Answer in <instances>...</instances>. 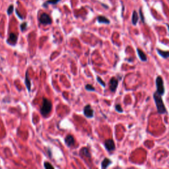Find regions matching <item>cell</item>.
Returning <instances> with one entry per match:
<instances>
[{
	"mask_svg": "<svg viewBox=\"0 0 169 169\" xmlns=\"http://www.w3.org/2000/svg\"><path fill=\"white\" fill-rule=\"evenodd\" d=\"M153 98L155 100L157 112L159 114H164L167 113V109H166L165 104L163 103L162 95L157 92H155L153 94Z\"/></svg>",
	"mask_w": 169,
	"mask_h": 169,
	"instance_id": "cell-1",
	"label": "cell"
},
{
	"mask_svg": "<svg viewBox=\"0 0 169 169\" xmlns=\"http://www.w3.org/2000/svg\"><path fill=\"white\" fill-rule=\"evenodd\" d=\"M52 109V103L50 101L46 98H43L42 105L40 108V113L44 116H47L50 113Z\"/></svg>",
	"mask_w": 169,
	"mask_h": 169,
	"instance_id": "cell-2",
	"label": "cell"
},
{
	"mask_svg": "<svg viewBox=\"0 0 169 169\" xmlns=\"http://www.w3.org/2000/svg\"><path fill=\"white\" fill-rule=\"evenodd\" d=\"M156 87H157V92L159 93L160 95H163L165 94V86L164 83H163V79L161 76H157L156 78Z\"/></svg>",
	"mask_w": 169,
	"mask_h": 169,
	"instance_id": "cell-3",
	"label": "cell"
},
{
	"mask_svg": "<svg viewBox=\"0 0 169 169\" xmlns=\"http://www.w3.org/2000/svg\"><path fill=\"white\" fill-rule=\"evenodd\" d=\"M39 21L42 25H50L52 22L50 17L47 13H45L41 14L39 19Z\"/></svg>",
	"mask_w": 169,
	"mask_h": 169,
	"instance_id": "cell-4",
	"label": "cell"
},
{
	"mask_svg": "<svg viewBox=\"0 0 169 169\" xmlns=\"http://www.w3.org/2000/svg\"><path fill=\"white\" fill-rule=\"evenodd\" d=\"M104 147H105L106 149L108 151H109V152L114 151L116 148L114 141L113 139H106L105 142H104Z\"/></svg>",
	"mask_w": 169,
	"mask_h": 169,
	"instance_id": "cell-5",
	"label": "cell"
},
{
	"mask_svg": "<svg viewBox=\"0 0 169 169\" xmlns=\"http://www.w3.org/2000/svg\"><path fill=\"white\" fill-rule=\"evenodd\" d=\"M83 114L84 115L88 118H92L93 116H94V111H93V110L90 104H87V105L84 106L83 110Z\"/></svg>",
	"mask_w": 169,
	"mask_h": 169,
	"instance_id": "cell-6",
	"label": "cell"
},
{
	"mask_svg": "<svg viewBox=\"0 0 169 169\" xmlns=\"http://www.w3.org/2000/svg\"><path fill=\"white\" fill-rule=\"evenodd\" d=\"M109 86H110V91L112 93H114L116 91V89L118 86V80L117 78L114 77H112L110 79V82H109Z\"/></svg>",
	"mask_w": 169,
	"mask_h": 169,
	"instance_id": "cell-7",
	"label": "cell"
},
{
	"mask_svg": "<svg viewBox=\"0 0 169 169\" xmlns=\"http://www.w3.org/2000/svg\"><path fill=\"white\" fill-rule=\"evenodd\" d=\"M17 39H18V38H17V34H15V33H11L9 34V39L7 40V42L9 44L13 46L16 44V43L17 42Z\"/></svg>",
	"mask_w": 169,
	"mask_h": 169,
	"instance_id": "cell-8",
	"label": "cell"
},
{
	"mask_svg": "<svg viewBox=\"0 0 169 169\" xmlns=\"http://www.w3.org/2000/svg\"><path fill=\"white\" fill-rule=\"evenodd\" d=\"M65 143L67 146L71 147L75 144V139L72 135H68L65 138Z\"/></svg>",
	"mask_w": 169,
	"mask_h": 169,
	"instance_id": "cell-9",
	"label": "cell"
},
{
	"mask_svg": "<svg viewBox=\"0 0 169 169\" xmlns=\"http://www.w3.org/2000/svg\"><path fill=\"white\" fill-rule=\"evenodd\" d=\"M137 52H138V55L142 62H147V57L145 52L141 50L140 48H137Z\"/></svg>",
	"mask_w": 169,
	"mask_h": 169,
	"instance_id": "cell-10",
	"label": "cell"
},
{
	"mask_svg": "<svg viewBox=\"0 0 169 169\" xmlns=\"http://www.w3.org/2000/svg\"><path fill=\"white\" fill-rule=\"evenodd\" d=\"M25 83L26 87H27L28 92H31V79L29 78V77H28V71L26 72V74H25Z\"/></svg>",
	"mask_w": 169,
	"mask_h": 169,
	"instance_id": "cell-11",
	"label": "cell"
},
{
	"mask_svg": "<svg viewBox=\"0 0 169 169\" xmlns=\"http://www.w3.org/2000/svg\"><path fill=\"white\" fill-rule=\"evenodd\" d=\"M112 161L110 160L109 158H104L101 163V168H106L109 167V166L112 164Z\"/></svg>",
	"mask_w": 169,
	"mask_h": 169,
	"instance_id": "cell-12",
	"label": "cell"
},
{
	"mask_svg": "<svg viewBox=\"0 0 169 169\" xmlns=\"http://www.w3.org/2000/svg\"><path fill=\"white\" fill-rule=\"evenodd\" d=\"M157 51L160 56L164 59H167L169 58V51H164L160 49H157Z\"/></svg>",
	"mask_w": 169,
	"mask_h": 169,
	"instance_id": "cell-13",
	"label": "cell"
},
{
	"mask_svg": "<svg viewBox=\"0 0 169 169\" xmlns=\"http://www.w3.org/2000/svg\"><path fill=\"white\" fill-rule=\"evenodd\" d=\"M80 153L82 154L83 155L88 157V158H91V153H90L89 149L87 147H83V148L81 149V151H80Z\"/></svg>",
	"mask_w": 169,
	"mask_h": 169,
	"instance_id": "cell-14",
	"label": "cell"
},
{
	"mask_svg": "<svg viewBox=\"0 0 169 169\" xmlns=\"http://www.w3.org/2000/svg\"><path fill=\"white\" fill-rule=\"evenodd\" d=\"M97 21L99 23H104V24H109L110 23L109 20L104 16H98L97 17Z\"/></svg>",
	"mask_w": 169,
	"mask_h": 169,
	"instance_id": "cell-15",
	"label": "cell"
},
{
	"mask_svg": "<svg viewBox=\"0 0 169 169\" xmlns=\"http://www.w3.org/2000/svg\"><path fill=\"white\" fill-rule=\"evenodd\" d=\"M138 15L136 11H133V13L132 15V23L133 25H136L138 21Z\"/></svg>",
	"mask_w": 169,
	"mask_h": 169,
	"instance_id": "cell-16",
	"label": "cell"
},
{
	"mask_svg": "<svg viewBox=\"0 0 169 169\" xmlns=\"http://www.w3.org/2000/svg\"><path fill=\"white\" fill-rule=\"evenodd\" d=\"M60 0H48V1H46L44 4H43V6L44 7H47L48 5L50 4H52V5H54V4H58V2H59Z\"/></svg>",
	"mask_w": 169,
	"mask_h": 169,
	"instance_id": "cell-17",
	"label": "cell"
},
{
	"mask_svg": "<svg viewBox=\"0 0 169 169\" xmlns=\"http://www.w3.org/2000/svg\"><path fill=\"white\" fill-rule=\"evenodd\" d=\"M85 89L88 91H95V88L90 84H87L85 85Z\"/></svg>",
	"mask_w": 169,
	"mask_h": 169,
	"instance_id": "cell-18",
	"label": "cell"
},
{
	"mask_svg": "<svg viewBox=\"0 0 169 169\" xmlns=\"http://www.w3.org/2000/svg\"><path fill=\"white\" fill-rule=\"evenodd\" d=\"M115 109L116 111H117L118 112H120V113H122L124 111H123V109L122 108V106L120 105V104H116V106H115Z\"/></svg>",
	"mask_w": 169,
	"mask_h": 169,
	"instance_id": "cell-19",
	"label": "cell"
},
{
	"mask_svg": "<svg viewBox=\"0 0 169 169\" xmlns=\"http://www.w3.org/2000/svg\"><path fill=\"white\" fill-rule=\"evenodd\" d=\"M13 9H14V6H13V5H11L10 6L8 7V9H7V14L9 15H11L13 13Z\"/></svg>",
	"mask_w": 169,
	"mask_h": 169,
	"instance_id": "cell-20",
	"label": "cell"
},
{
	"mask_svg": "<svg viewBox=\"0 0 169 169\" xmlns=\"http://www.w3.org/2000/svg\"><path fill=\"white\" fill-rule=\"evenodd\" d=\"M97 81H98V82L99 83H100L102 86L104 87H106V84H105V83L104 82V81H103V79H101L100 77L97 76Z\"/></svg>",
	"mask_w": 169,
	"mask_h": 169,
	"instance_id": "cell-21",
	"label": "cell"
},
{
	"mask_svg": "<svg viewBox=\"0 0 169 169\" xmlns=\"http://www.w3.org/2000/svg\"><path fill=\"white\" fill-rule=\"evenodd\" d=\"M44 168L46 169H48V168H54V167L52 166L50 163L48 162H44Z\"/></svg>",
	"mask_w": 169,
	"mask_h": 169,
	"instance_id": "cell-22",
	"label": "cell"
},
{
	"mask_svg": "<svg viewBox=\"0 0 169 169\" xmlns=\"http://www.w3.org/2000/svg\"><path fill=\"white\" fill-rule=\"evenodd\" d=\"M21 31H25L26 29H27V23H26V22H25V23H22V24L21 25Z\"/></svg>",
	"mask_w": 169,
	"mask_h": 169,
	"instance_id": "cell-23",
	"label": "cell"
},
{
	"mask_svg": "<svg viewBox=\"0 0 169 169\" xmlns=\"http://www.w3.org/2000/svg\"><path fill=\"white\" fill-rule=\"evenodd\" d=\"M16 13H17V15H18V16L20 17V18H21V19H23V17L21 15H20V14H19V13H18V11H16Z\"/></svg>",
	"mask_w": 169,
	"mask_h": 169,
	"instance_id": "cell-24",
	"label": "cell"
},
{
	"mask_svg": "<svg viewBox=\"0 0 169 169\" xmlns=\"http://www.w3.org/2000/svg\"><path fill=\"white\" fill-rule=\"evenodd\" d=\"M168 31H169V25H168Z\"/></svg>",
	"mask_w": 169,
	"mask_h": 169,
	"instance_id": "cell-25",
	"label": "cell"
}]
</instances>
